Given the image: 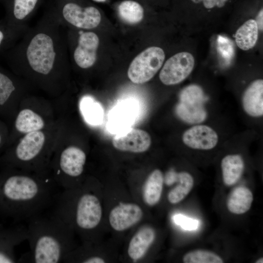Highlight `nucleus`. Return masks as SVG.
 Returning <instances> with one entry per match:
<instances>
[{
    "label": "nucleus",
    "mask_w": 263,
    "mask_h": 263,
    "mask_svg": "<svg viewBox=\"0 0 263 263\" xmlns=\"http://www.w3.org/2000/svg\"><path fill=\"white\" fill-rule=\"evenodd\" d=\"M19 38L0 25V56L11 48Z\"/></svg>",
    "instance_id": "obj_30"
},
{
    "label": "nucleus",
    "mask_w": 263,
    "mask_h": 263,
    "mask_svg": "<svg viewBox=\"0 0 263 263\" xmlns=\"http://www.w3.org/2000/svg\"><path fill=\"white\" fill-rule=\"evenodd\" d=\"M44 126L42 118L30 109H23L18 114L15 122L16 130L21 133H27L40 131Z\"/></svg>",
    "instance_id": "obj_23"
},
{
    "label": "nucleus",
    "mask_w": 263,
    "mask_h": 263,
    "mask_svg": "<svg viewBox=\"0 0 263 263\" xmlns=\"http://www.w3.org/2000/svg\"><path fill=\"white\" fill-rule=\"evenodd\" d=\"M258 27L254 19L245 21L237 30L235 42L242 50L246 51L252 48L256 44L258 37Z\"/></svg>",
    "instance_id": "obj_21"
},
{
    "label": "nucleus",
    "mask_w": 263,
    "mask_h": 263,
    "mask_svg": "<svg viewBox=\"0 0 263 263\" xmlns=\"http://www.w3.org/2000/svg\"><path fill=\"white\" fill-rule=\"evenodd\" d=\"M227 0H203L204 6L207 9H211L215 6L222 7L224 6Z\"/></svg>",
    "instance_id": "obj_32"
},
{
    "label": "nucleus",
    "mask_w": 263,
    "mask_h": 263,
    "mask_svg": "<svg viewBox=\"0 0 263 263\" xmlns=\"http://www.w3.org/2000/svg\"><path fill=\"white\" fill-rule=\"evenodd\" d=\"M178 185L170 190L168 193L169 201L173 204L183 200L192 189L194 179L190 174L187 172L178 173Z\"/></svg>",
    "instance_id": "obj_25"
},
{
    "label": "nucleus",
    "mask_w": 263,
    "mask_h": 263,
    "mask_svg": "<svg viewBox=\"0 0 263 263\" xmlns=\"http://www.w3.org/2000/svg\"><path fill=\"white\" fill-rule=\"evenodd\" d=\"M165 58L163 50L150 47L132 61L128 70V76L135 84H143L150 80L162 67Z\"/></svg>",
    "instance_id": "obj_8"
},
{
    "label": "nucleus",
    "mask_w": 263,
    "mask_h": 263,
    "mask_svg": "<svg viewBox=\"0 0 263 263\" xmlns=\"http://www.w3.org/2000/svg\"><path fill=\"white\" fill-rule=\"evenodd\" d=\"M154 230L145 226L139 230L132 238L128 247V253L130 257L137 260L146 254L155 238Z\"/></svg>",
    "instance_id": "obj_17"
},
{
    "label": "nucleus",
    "mask_w": 263,
    "mask_h": 263,
    "mask_svg": "<svg viewBox=\"0 0 263 263\" xmlns=\"http://www.w3.org/2000/svg\"><path fill=\"white\" fill-rule=\"evenodd\" d=\"M2 126L0 125V148L1 147L4 141V130Z\"/></svg>",
    "instance_id": "obj_36"
},
{
    "label": "nucleus",
    "mask_w": 263,
    "mask_h": 263,
    "mask_svg": "<svg viewBox=\"0 0 263 263\" xmlns=\"http://www.w3.org/2000/svg\"><path fill=\"white\" fill-rule=\"evenodd\" d=\"M76 33L75 44L72 53L73 61L79 68L89 69L97 60L99 38L90 30H78Z\"/></svg>",
    "instance_id": "obj_10"
},
{
    "label": "nucleus",
    "mask_w": 263,
    "mask_h": 263,
    "mask_svg": "<svg viewBox=\"0 0 263 263\" xmlns=\"http://www.w3.org/2000/svg\"><path fill=\"white\" fill-rule=\"evenodd\" d=\"M92 1L97 2H104L107 1V0H91Z\"/></svg>",
    "instance_id": "obj_38"
},
{
    "label": "nucleus",
    "mask_w": 263,
    "mask_h": 263,
    "mask_svg": "<svg viewBox=\"0 0 263 263\" xmlns=\"http://www.w3.org/2000/svg\"><path fill=\"white\" fill-rule=\"evenodd\" d=\"M58 188L53 178L6 169L0 173V217L27 221L53 206Z\"/></svg>",
    "instance_id": "obj_2"
},
{
    "label": "nucleus",
    "mask_w": 263,
    "mask_h": 263,
    "mask_svg": "<svg viewBox=\"0 0 263 263\" xmlns=\"http://www.w3.org/2000/svg\"><path fill=\"white\" fill-rule=\"evenodd\" d=\"M167 185L170 186L178 181V173L174 170L169 171L166 175L164 179Z\"/></svg>",
    "instance_id": "obj_33"
},
{
    "label": "nucleus",
    "mask_w": 263,
    "mask_h": 263,
    "mask_svg": "<svg viewBox=\"0 0 263 263\" xmlns=\"http://www.w3.org/2000/svg\"><path fill=\"white\" fill-rule=\"evenodd\" d=\"M143 214L139 206L134 204L120 203L111 210L109 222L114 230L124 231L140 221Z\"/></svg>",
    "instance_id": "obj_15"
},
{
    "label": "nucleus",
    "mask_w": 263,
    "mask_h": 263,
    "mask_svg": "<svg viewBox=\"0 0 263 263\" xmlns=\"http://www.w3.org/2000/svg\"><path fill=\"white\" fill-rule=\"evenodd\" d=\"M173 220L175 224L187 230H195L198 227L199 224L198 220L188 217L181 214L175 215Z\"/></svg>",
    "instance_id": "obj_31"
},
{
    "label": "nucleus",
    "mask_w": 263,
    "mask_h": 263,
    "mask_svg": "<svg viewBox=\"0 0 263 263\" xmlns=\"http://www.w3.org/2000/svg\"><path fill=\"white\" fill-rule=\"evenodd\" d=\"M63 27L51 7L2 56L16 72L45 79L61 75L68 61Z\"/></svg>",
    "instance_id": "obj_1"
},
{
    "label": "nucleus",
    "mask_w": 263,
    "mask_h": 263,
    "mask_svg": "<svg viewBox=\"0 0 263 263\" xmlns=\"http://www.w3.org/2000/svg\"><path fill=\"white\" fill-rule=\"evenodd\" d=\"M80 108L86 120L92 124H98L102 120L103 111L101 106L90 97H84Z\"/></svg>",
    "instance_id": "obj_26"
},
{
    "label": "nucleus",
    "mask_w": 263,
    "mask_h": 263,
    "mask_svg": "<svg viewBox=\"0 0 263 263\" xmlns=\"http://www.w3.org/2000/svg\"><path fill=\"white\" fill-rule=\"evenodd\" d=\"M18 89V83L14 76L0 65V111L5 110L4 108L11 102Z\"/></svg>",
    "instance_id": "obj_24"
},
{
    "label": "nucleus",
    "mask_w": 263,
    "mask_h": 263,
    "mask_svg": "<svg viewBox=\"0 0 263 263\" xmlns=\"http://www.w3.org/2000/svg\"><path fill=\"white\" fill-rule=\"evenodd\" d=\"M193 2L195 3H200L202 2L203 0H191Z\"/></svg>",
    "instance_id": "obj_39"
},
{
    "label": "nucleus",
    "mask_w": 263,
    "mask_h": 263,
    "mask_svg": "<svg viewBox=\"0 0 263 263\" xmlns=\"http://www.w3.org/2000/svg\"><path fill=\"white\" fill-rule=\"evenodd\" d=\"M30 251L18 263H58L70 252L71 227L53 212L36 215L27 221Z\"/></svg>",
    "instance_id": "obj_3"
},
{
    "label": "nucleus",
    "mask_w": 263,
    "mask_h": 263,
    "mask_svg": "<svg viewBox=\"0 0 263 263\" xmlns=\"http://www.w3.org/2000/svg\"><path fill=\"white\" fill-rule=\"evenodd\" d=\"M217 51L225 61L229 62L234 54L232 41L225 37L219 35L217 38Z\"/></svg>",
    "instance_id": "obj_29"
},
{
    "label": "nucleus",
    "mask_w": 263,
    "mask_h": 263,
    "mask_svg": "<svg viewBox=\"0 0 263 263\" xmlns=\"http://www.w3.org/2000/svg\"><path fill=\"white\" fill-rule=\"evenodd\" d=\"M256 263H263V258H260L258 260H257L256 262Z\"/></svg>",
    "instance_id": "obj_37"
},
{
    "label": "nucleus",
    "mask_w": 263,
    "mask_h": 263,
    "mask_svg": "<svg viewBox=\"0 0 263 263\" xmlns=\"http://www.w3.org/2000/svg\"><path fill=\"white\" fill-rule=\"evenodd\" d=\"M46 0H0L4 10L0 25L19 38L28 29V22Z\"/></svg>",
    "instance_id": "obj_5"
},
{
    "label": "nucleus",
    "mask_w": 263,
    "mask_h": 263,
    "mask_svg": "<svg viewBox=\"0 0 263 263\" xmlns=\"http://www.w3.org/2000/svg\"><path fill=\"white\" fill-rule=\"evenodd\" d=\"M244 168V162L241 155L229 154L221 161V169L224 184L226 186L235 184L241 177Z\"/></svg>",
    "instance_id": "obj_20"
},
{
    "label": "nucleus",
    "mask_w": 263,
    "mask_h": 263,
    "mask_svg": "<svg viewBox=\"0 0 263 263\" xmlns=\"http://www.w3.org/2000/svg\"><path fill=\"white\" fill-rule=\"evenodd\" d=\"M185 263H223L220 256L211 251L195 250L186 253L183 258Z\"/></svg>",
    "instance_id": "obj_27"
},
{
    "label": "nucleus",
    "mask_w": 263,
    "mask_h": 263,
    "mask_svg": "<svg viewBox=\"0 0 263 263\" xmlns=\"http://www.w3.org/2000/svg\"><path fill=\"white\" fill-rule=\"evenodd\" d=\"M134 109L131 105H125L114 113L111 121V126L114 130L122 128L131 121L134 114Z\"/></svg>",
    "instance_id": "obj_28"
},
{
    "label": "nucleus",
    "mask_w": 263,
    "mask_h": 263,
    "mask_svg": "<svg viewBox=\"0 0 263 263\" xmlns=\"http://www.w3.org/2000/svg\"><path fill=\"white\" fill-rule=\"evenodd\" d=\"M151 143L150 134L139 129H131L112 139L113 145L116 149L134 153L146 151L150 147Z\"/></svg>",
    "instance_id": "obj_13"
},
{
    "label": "nucleus",
    "mask_w": 263,
    "mask_h": 263,
    "mask_svg": "<svg viewBox=\"0 0 263 263\" xmlns=\"http://www.w3.org/2000/svg\"><path fill=\"white\" fill-rule=\"evenodd\" d=\"M86 161V153L80 148L69 146L65 149L56 161L53 179L57 185L64 189L72 188L71 180L82 175Z\"/></svg>",
    "instance_id": "obj_6"
},
{
    "label": "nucleus",
    "mask_w": 263,
    "mask_h": 263,
    "mask_svg": "<svg viewBox=\"0 0 263 263\" xmlns=\"http://www.w3.org/2000/svg\"><path fill=\"white\" fill-rule=\"evenodd\" d=\"M28 238L27 226L18 225L0 229V263L18 262L15 248Z\"/></svg>",
    "instance_id": "obj_12"
},
{
    "label": "nucleus",
    "mask_w": 263,
    "mask_h": 263,
    "mask_svg": "<svg viewBox=\"0 0 263 263\" xmlns=\"http://www.w3.org/2000/svg\"><path fill=\"white\" fill-rule=\"evenodd\" d=\"M263 9H262L259 12L256 18V20H255L257 23L258 29L262 31H263Z\"/></svg>",
    "instance_id": "obj_34"
},
{
    "label": "nucleus",
    "mask_w": 263,
    "mask_h": 263,
    "mask_svg": "<svg viewBox=\"0 0 263 263\" xmlns=\"http://www.w3.org/2000/svg\"><path fill=\"white\" fill-rule=\"evenodd\" d=\"M59 22L78 30H90L97 27L101 13L86 0H54L52 6Z\"/></svg>",
    "instance_id": "obj_4"
},
{
    "label": "nucleus",
    "mask_w": 263,
    "mask_h": 263,
    "mask_svg": "<svg viewBox=\"0 0 263 263\" xmlns=\"http://www.w3.org/2000/svg\"><path fill=\"white\" fill-rule=\"evenodd\" d=\"M116 9L120 19L128 24H137L144 16L143 6L135 0H122L118 3Z\"/></svg>",
    "instance_id": "obj_22"
},
{
    "label": "nucleus",
    "mask_w": 263,
    "mask_h": 263,
    "mask_svg": "<svg viewBox=\"0 0 263 263\" xmlns=\"http://www.w3.org/2000/svg\"><path fill=\"white\" fill-rule=\"evenodd\" d=\"M205 97L201 87L191 84L184 88L179 94V102L175 108L177 115L183 121L198 124L207 118L204 107Z\"/></svg>",
    "instance_id": "obj_9"
},
{
    "label": "nucleus",
    "mask_w": 263,
    "mask_h": 263,
    "mask_svg": "<svg viewBox=\"0 0 263 263\" xmlns=\"http://www.w3.org/2000/svg\"><path fill=\"white\" fill-rule=\"evenodd\" d=\"M45 139L44 134L40 131L27 133L14 150L3 155L0 161L6 164L8 168L35 165L41 152Z\"/></svg>",
    "instance_id": "obj_7"
},
{
    "label": "nucleus",
    "mask_w": 263,
    "mask_h": 263,
    "mask_svg": "<svg viewBox=\"0 0 263 263\" xmlns=\"http://www.w3.org/2000/svg\"><path fill=\"white\" fill-rule=\"evenodd\" d=\"M194 62L193 56L188 52L176 54L165 63L159 74L160 80L166 85L181 82L191 73Z\"/></svg>",
    "instance_id": "obj_11"
},
{
    "label": "nucleus",
    "mask_w": 263,
    "mask_h": 263,
    "mask_svg": "<svg viewBox=\"0 0 263 263\" xmlns=\"http://www.w3.org/2000/svg\"><path fill=\"white\" fill-rule=\"evenodd\" d=\"M182 141L185 145L191 149L209 150L217 145L218 135L208 126L196 125L184 132L182 135Z\"/></svg>",
    "instance_id": "obj_14"
},
{
    "label": "nucleus",
    "mask_w": 263,
    "mask_h": 263,
    "mask_svg": "<svg viewBox=\"0 0 263 263\" xmlns=\"http://www.w3.org/2000/svg\"><path fill=\"white\" fill-rule=\"evenodd\" d=\"M253 200L251 190L246 187L240 186L231 192L227 199V207L232 213L243 214L250 208Z\"/></svg>",
    "instance_id": "obj_19"
},
{
    "label": "nucleus",
    "mask_w": 263,
    "mask_h": 263,
    "mask_svg": "<svg viewBox=\"0 0 263 263\" xmlns=\"http://www.w3.org/2000/svg\"><path fill=\"white\" fill-rule=\"evenodd\" d=\"M105 261L101 257L94 256L88 258L83 262V263H104Z\"/></svg>",
    "instance_id": "obj_35"
},
{
    "label": "nucleus",
    "mask_w": 263,
    "mask_h": 263,
    "mask_svg": "<svg viewBox=\"0 0 263 263\" xmlns=\"http://www.w3.org/2000/svg\"><path fill=\"white\" fill-rule=\"evenodd\" d=\"M242 105L244 111L253 117L263 114V80L253 81L245 89L242 96Z\"/></svg>",
    "instance_id": "obj_16"
},
{
    "label": "nucleus",
    "mask_w": 263,
    "mask_h": 263,
    "mask_svg": "<svg viewBox=\"0 0 263 263\" xmlns=\"http://www.w3.org/2000/svg\"><path fill=\"white\" fill-rule=\"evenodd\" d=\"M164 183V177L161 171L156 169L148 177L143 188V198L149 206L156 205L160 200Z\"/></svg>",
    "instance_id": "obj_18"
}]
</instances>
